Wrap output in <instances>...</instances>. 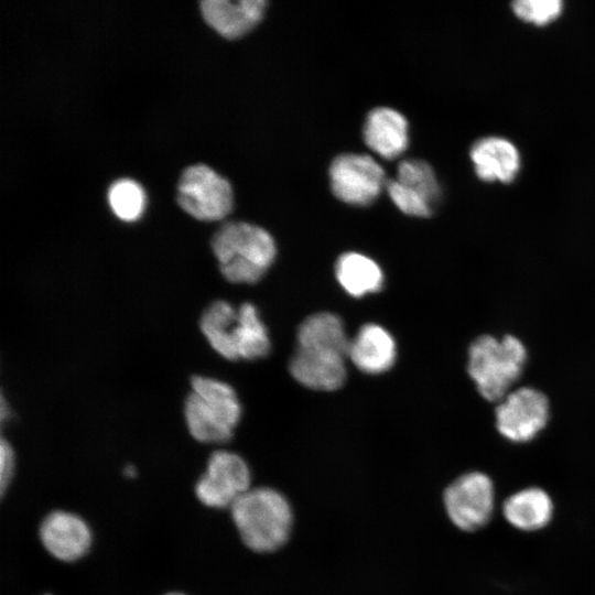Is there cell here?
I'll return each instance as SVG.
<instances>
[{
	"mask_svg": "<svg viewBox=\"0 0 595 595\" xmlns=\"http://www.w3.org/2000/svg\"><path fill=\"white\" fill-rule=\"evenodd\" d=\"M39 536L45 550L63 562L80 559L91 544V532L85 520L64 510L50 512L40 524Z\"/></svg>",
	"mask_w": 595,
	"mask_h": 595,
	"instance_id": "obj_12",
	"label": "cell"
},
{
	"mask_svg": "<svg viewBox=\"0 0 595 595\" xmlns=\"http://www.w3.org/2000/svg\"><path fill=\"white\" fill-rule=\"evenodd\" d=\"M108 201L118 218L125 221H136L143 213L145 195L136 181L121 178L110 186Z\"/></svg>",
	"mask_w": 595,
	"mask_h": 595,
	"instance_id": "obj_20",
	"label": "cell"
},
{
	"mask_svg": "<svg viewBox=\"0 0 595 595\" xmlns=\"http://www.w3.org/2000/svg\"><path fill=\"white\" fill-rule=\"evenodd\" d=\"M224 278L231 283H257L274 261L277 247L262 227L245 221L224 224L212 238Z\"/></svg>",
	"mask_w": 595,
	"mask_h": 595,
	"instance_id": "obj_4",
	"label": "cell"
},
{
	"mask_svg": "<svg viewBox=\"0 0 595 595\" xmlns=\"http://www.w3.org/2000/svg\"><path fill=\"white\" fill-rule=\"evenodd\" d=\"M165 595H185V594L178 593V592H171V593H167Z\"/></svg>",
	"mask_w": 595,
	"mask_h": 595,
	"instance_id": "obj_25",
	"label": "cell"
},
{
	"mask_svg": "<svg viewBox=\"0 0 595 595\" xmlns=\"http://www.w3.org/2000/svg\"><path fill=\"white\" fill-rule=\"evenodd\" d=\"M348 358L366 374L385 372L396 361V340L382 326L374 323L365 324L349 342Z\"/></svg>",
	"mask_w": 595,
	"mask_h": 595,
	"instance_id": "obj_15",
	"label": "cell"
},
{
	"mask_svg": "<svg viewBox=\"0 0 595 595\" xmlns=\"http://www.w3.org/2000/svg\"><path fill=\"white\" fill-rule=\"evenodd\" d=\"M444 507L451 521L464 531L484 527L494 508V486L490 478L479 472L464 474L444 491Z\"/></svg>",
	"mask_w": 595,
	"mask_h": 595,
	"instance_id": "obj_11",
	"label": "cell"
},
{
	"mask_svg": "<svg viewBox=\"0 0 595 595\" xmlns=\"http://www.w3.org/2000/svg\"><path fill=\"white\" fill-rule=\"evenodd\" d=\"M550 405L547 396L532 387L510 391L495 410L496 428L507 440L528 442L548 423Z\"/></svg>",
	"mask_w": 595,
	"mask_h": 595,
	"instance_id": "obj_10",
	"label": "cell"
},
{
	"mask_svg": "<svg viewBox=\"0 0 595 595\" xmlns=\"http://www.w3.org/2000/svg\"><path fill=\"white\" fill-rule=\"evenodd\" d=\"M349 339L343 321L329 312L306 317L296 333V349L289 370L302 386L334 391L346 379Z\"/></svg>",
	"mask_w": 595,
	"mask_h": 595,
	"instance_id": "obj_1",
	"label": "cell"
},
{
	"mask_svg": "<svg viewBox=\"0 0 595 595\" xmlns=\"http://www.w3.org/2000/svg\"><path fill=\"white\" fill-rule=\"evenodd\" d=\"M15 456L11 444L4 439L0 442V488L3 495L14 474Z\"/></svg>",
	"mask_w": 595,
	"mask_h": 595,
	"instance_id": "obj_23",
	"label": "cell"
},
{
	"mask_svg": "<svg viewBox=\"0 0 595 595\" xmlns=\"http://www.w3.org/2000/svg\"><path fill=\"white\" fill-rule=\"evenodd\" d=\"M177 203L198 220L225 218L232 208L230 183L205 164L186 167L177 184Z\"/></svg>",
	"mask_w": 595,
	"mask_h": 595,
	"instance_id": "obj_7",
	"label": "cell"
},
{
	"mask_svg": "<svg viewBox=\"0 0 595 595\" xmlns=\"http://www.w3.org/2000/svg\"><path fill=\"white\" fill-rule=\"evenodd\" d=\"M191 387L184 407L191 435L202 443L229 441L241 416V405L232 387L205 376L192 377Z\"/></svg>",
	"mask_w": 595,
	"mask_h": 595,
	"instance_id": "obj_5",
	"label": "cell"
},
{
	"mask_svg": "<svg viewBox=\"0 0 595 595\" xmlns=\"http://www.w3.org/2000/svg\"><path fill=\"white\" fill-rule=\"evenodd\" d=\"M328 173L333 194L349 205L372 204L387 185L383 169L367 154H340Z\"/></svg>",
	"mask_w": 595,
	"mask_h": 595,
	"instance_id": "obj_9",
	"label": "cell"
},
{
	"mask_svg": "<svg viewBox=\"0 0 595 595\" xmlns=\"http://www.w3.org/2000/svg\"><path fill=\"white\" fill-rule=\"evenodd\" d=\"M363 134L369 149L383 159L393 160L408 147V121L392 108L378 107L368 113Z\"/></svg>",
	"mask_w": 595,
	"mask_h": 595,
	"instance_id": "obj_16",
	"label": "cell"
},
{
	"mask_svg": "<svg viewBox=\"0 0 595 595\" xmlns=\"http://www.w3.org/2000/svg\"><path fill=\"white\" fill-rule=\"evenodd\" d=\"M251 488V474L241 456L229 451L214 452L195 485L197 499L210 508H230Z\"/></svg>",
	"mask_w": 595,
	"mask_h": 595,
	"instance_id": "obj_8",
	"label": "cell"
},
{
	"mask_svg": "<svg viewBox=\"0 0 595 595\" xmlns=\"http://www.w3.org/2000/svg\"><path fill=\"white\" fill-rule=\"evenodd\" d=\"M399 183L413 190L425 198L433 207L439 203L441 188L432 166L418 159L403 160L398 165Z\"/></svg>",
	"mask_w": 595,
	"mask_h": 595,
	"instance_id": "obj_19",
	"label": "cell"
},
{
	"mask_svg": "<svg viewBox=\"0 0 595 595\" xmlns=\"http://www.w3.org/2000/svg\"><path fill=\"white\" fill-rule=\"evenodd\" d=\"M553 511L549 495L537 487L526 488L511 495L504 504L507 521L521 530H538L551 519Z\"/></svg>",
	"mask_w": 595,
	"mask_h": 595,
	"instance_id": "obj_18",
	"label": "cell"
},
{
	"mask_svg": "<svg viewBox=\"0 0 595 595\" xmlns=\"http://www.w3.org/2000/svg\"><path fill=\"white\" fill-rule=\"evenodd\" d=\"M45 595H51V594H45Z\"/></svg>",
	"mask_w": 595,
	"mask_h": 595,
	"instance_id": "obj_26",
	"label": "cell"
},
{
	"mask_svg": "<svg viewBox=\"0 0 595 595\" xmlns=\"http://www.w3.org/2000/svg\"><path fill=\"white\" fill-rule=\"evenodd\" d=\"M469 155L477 176L484 182L510 183L520 170L518 149L500 137L477 140Z\"/></svg>",
	"mask_w": 595,
	"mask_h": 595,
	"instance_id": "obj_14",
	"label": "cell"
},
{
	"mask_svg": "<svg viewBox=\"0 0 595 595\" xmlns=\"http://www.w3.org/2000/svg\"><path fill=\"white\" fill-rule=\"evenodd\" d=\"M526 361L527 349L518 337L482 335L469 346L467 371L485 400L500 401L520 377Z\"/></svg>",
	"mask_w": 595,
	"mask_h": 595,
	"instance_id": "obj_6",
	"label": "cell"
},
{
	"mask_svg": "<svg viewBox=\"0 0 595 595\" xmlns=\"http://www.w3.org/2000/svg\"><path fill=\"white\" fill-rule=\"evenodd\" d=\"M335 275L340 286L354 298L379 292L383 285V272L379 264L355 251L345 252L337 259Z\"/></svg>",
	"mask_w": 595,
	"mask_h": 595,
	"instance_id": "obj_17",
	"label": "cell"
},
{
	"mask_svg": "<svg viewBox=\"0 0 595 595\" xmlns=\"http://www.w3.org/2000/svg\"><path fill=\"white\" fill-rule=\"evenodd\" d=\"M511 7L520 20L541 26L561 15L563 2L560 0H518L512 2Z\"/></svg>",
	"mask_w": 595,
	"mask_h": 595,
	"instance_id": "obj_21",
	"label": "cell"
},
{
	"mask_svg": "<svg viewBox=\"0 0 595 595\" xmlns=\"http://www.w3.org/2000/svg\"><path fill=\"white\" fill-rule=\"evenodd\" d=\"M230 513L244 544L255 552H273L290 537L292 508L273 488H250L230 507Z\"/></svg>",
	"mask_w": 595,
	"mask_h": 595,
	"instance_id": "obj_3",
	"label": "cell"
},
{
	"mask_svg": "<svg viewBox=\"0 0 595 595\" xmlns=\"http://www.w3.org/2000/svg\"><path fill=\"white\" fill-rule=\"evenodd\" d=\"M267 2L263 0H205L202 14L216 32L227 39H237L252 30L262 19Z\"/></svg>",
	"mask_w": 595,
	"mask_h": 595,
	"instance_id": "obj_13",
	"label": "cell"
},
{
	"mask_svg": "<svg viewBox=\"0 0 595 595\" xmlns=\"http://www.w3.org/2000/svg\"><path fill=\"white\" fill-rule=\"evenodd\" d=\"M386 186L391 201L403 214L414 217L432 215L434 207L413 190L397 180L388 181Z\"/></svg>",
	"mask_w": 595,
	"mask_h": 595,
	"instance_id": "obj_22",
	"label": "cell"
},
{
	"mask_svg": "<svg viewBox=\"0 0 595 595\" xmlns=\"http://www.w3.org/2000/svg\"><path fill=\"white\" fill-rule=\"evenodd\" d=\"M199 326L213 349L228 360H253L270 351L267 328L249 302L235 307L227 301H215L203 312Z\"/></svg>",
	"mask_w": 595,
	"mask_h": 595,
	"instance_id": "obj_2",
	"label": "cell"
},
{
	"mask_svg": "<svg viewBox=\"0 0 595 595\" xmlns=\"http://www.w3.org/2000/svg\"><path fill=\"white\" fill-rule=\"evenodd\" d=\"M125 473H126V475L129 476V477L134 476V474H136L134 467H133V466H127V467L125 468Z\"/></svg>",
	"mask_w": 595,
	"mask_h": 595,
	"instance_id": "obj_24",
	"label": "cell"
}]
</instances>
